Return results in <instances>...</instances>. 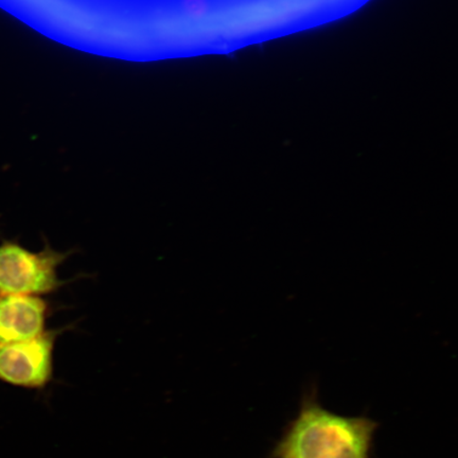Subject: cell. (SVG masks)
I'll return each instance as SVG.
<instances>
[{"instance_id":"7a4b0ae2","label":"cell","mask_w":458,"mask_h":458,"mask_svg":"<svg viewBox=\"0 0 458 458\" xmlns=\"http://www.w3.org/2000/svg\"><path fill=\"white\" fill-rule=\"evenodd\" d=\"M70 251L50 246L31 251L15 242L0 245V295L44 296L67 284L59 276V267Z\"/></svg>"},{"instance_id":"3957f363","label":"cell","mask_w":458,"mask_h":458,"mask_svg":"<svg viewBox=\"0 0 458 458\" xmlns=\"http://www.w3.org/2000/svg\"><path fill=\"white\" fill-rule=\"evenodd\" d=\"M64 329L46 330L32 340L0 346V382L30 389L47 386L54 376V352Z\"/></svg>"},{"instance_id":"6da1fadb","label":"cell","mask_w":458,"mask_h":458,"mask_svg":"<svg viewBox=\"0 0 458 458\" xmlns=\"http://www.w3.org/2000/svg\"><path fill=\"white\" fill-rule=\"evenodd\" d=\"M377 427L369 418L337 415L308 398L275 446L273 457L369 458Z\"/></svg>"},{"instance_id":"277c9868","label":"cell","mask_w":458,"mask_h":458,"mask_svg":"<svg viewBox=\"0 0 458 458\" xmlns=\"http://www.w3.org/2000/svg\"><path fill=\"white\" fill-rule=\"evenodd\" d=\"M49 315V302L41 296L0 295V346L43 335Z\"/></svg>"}]
</instances>
